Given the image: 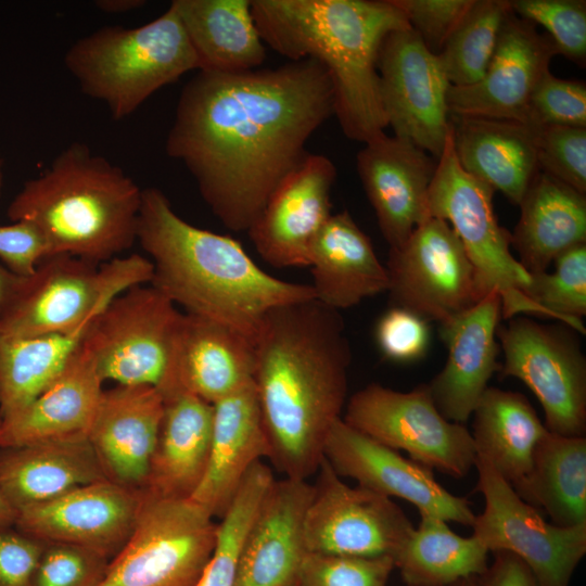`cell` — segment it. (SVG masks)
Returning <instances> with one entry per match:
<instances>
[{"mask_svg": "<svg viewBox=\"0 0 586 586\" xmlns=\"http://www.w3.org/2000/svg\"><path fill=\"white\" fill-rule=\"evenodd\" d=\"M334 109L330 75L311 58L239 73L198 71L178 98L166 153L186 166L219 221L244 232Z\"/></svg>", "mask_w": 586, "mask_h": 586, "instance_id": "1", "label": "cell"}, {"mask_svg": "<svg viewBox=\"0 0 586 586\" xmlns=\"http://www.w3.org/2000/svg\"><path fill=\"white\" fill-rule=\"evenodd\" d=\"M254 346L268 460L284 477L307 480L346 404L352 351L344 321L317 300L281 305L263 318Z\"/></svg>", "mask_w": 586, "mask_h": 586, "instance_id": "2", "label": "cell"}, {"mask_svg": "<svg viewBox=\"0 0 586 586\" xmlns=\"http://www.w3.org/2000/svg\"><path fill=\"white\" fill-rule=\"evenodd\" d=\"M137 241L153 265L151 285L187 314L253 341L272 308L316 300L310 284L270 276L233 238L182 219L155 187L142 189Z\"/></svg>", "mask_w": 586, "mask_h": 586, "instance_id": "3", "label": "cell"}, {"mask_svg": "<svg viewBox=\"0 0 586 586\" xmlns=\"http://www.w3.org/2000/svg\"><path fill=\"white\" fill-rule=\"evenodd\" d=\"M251 8L265 44L328 71L347 138L365 143L384 131L378 55L390 33L410 27L392 0H251Z\"/></svg>", "mask_w": 586, "mask_h": 586, "instance_id": "4", "label": "cell"}, {"mask_svg": "<svg viewBox=\"0 0 586 586\" xmlns=\"http://www.w3.org/2000/svg\"><path fill=\"white\" fill-rule=\"evenodd\" d=\"M141 198L142 189L119 166L74 141L24 183L7 214L37 225L51 255L102 265L137 241Z\"/></svg>", "mask_w": 586, "mask_h": 586, "instance_id": "5", "label": "cell"}, {"mask_svg": "<svg viewBox=\"0 0 586 586\" xmlns=\"http://www.w3.org/2000/svg\"><path fill=\"white\" fill-rule=\"evenodd\" d=\"M64 65L86 95L105 104L115 120L133 114L154 92L198 71L176 10L138 27L105 26L75 41Z\"/></svg>", "mask_w": 586, "mask_h": 586, "instance_id": "6", "label": "cell"}, {"mask_svg": "<svg viewBox=\"0 0 586 586\" xmlns=\"http://www.w3.org/2000/svg\"><path fill=\"white\" fill-rule=\"evenodd\" d=\"M151 260L140 254L102 265L56 254L23 278L0 311V337H31L66 332L94 318L127 289L150 283Z\"/></svg>", "mask_w": 586, "mask_h": 586, "instance_id": "7", "label": "cell"}, {"mask_svg": "<svg viewBox=\"0 0 586 586\" xmlns=\"http://www.w3.org/2000/svg\"><path fill=\"white\" fill-rule=\"evenodd\" d=\"M494 193L487 183L462 168L450 129L430 184V216L454 229L473 266L481 300L496 292L502 319L527 315L547 318L526 295L531 275L510 252L511 232L498 222Z\"/></svg>", "mask_w": 586, "mask_h": 586, "instance_id": "8", "label": "cell"}, {"mask_svg": "<svg viewBox=\"0 0 586 586\" xmlns=\"http://www.w3.org/2000/svg\"><path fill=\"white\" fill-rule=\"evenodd\" d=\"M183 313L153 285L131 286L93 319L85 337L99 374L117 385L180 390L175 354Z\"/></svg>", "mask_w": 586, "mask_h": 586, "instance_id": "9", "label": "cell"}, {"mask_svg": "<svg viewBox=\"0 0 586 586\" xmlns=\"http://www.w3.org/2000/svg\"><path fill=\"white\" fill-rule=\"evenodd\" d=\"M213 519L191 498L143 489L135 527L97 586H194L215 546Z\"/></svg>", "mask_w": 586, "mask_h": 586, "instance_id": "10", "label": "cell"}, {"mask_svg": "<svg viewBox=\"0 0 586 586\" xmlns=\"http://www.w3.org/2000/svg\"><path fill=\"white\" fill-rule=\"evenodd\" d=\"M352 428L419 464L454 479L474 467L471 433L447 420L435 406L428 383L399 392L370 383L351 396L342 417Z\"/></svg>", "mask_w": 586, "mask_h": 586, "instance_id": "11", "label": "cell"}, {"mask_svg": "<svg viewBox=\"0 0 586 586\" xmlns=\"http://www.w3.org/2000/svg\"><path fill=\"white\" fill-rule=\"evenodd\" d=\"M579 335L565 323L545 324L527 316L497 330L500 378L522 381L538 399L546 429L563 436L586 433V357Z\"/></svg>", "mask_w": 586, "mask_h": 586, "instance_id": "12", "label": "cell"}, {"mask_svg": "<svg viewBox=\"0 0 586 586\" xmlns=\"http://www.w3.org/2000/svg\"><path fill=\"white\" fill-rule=\"evenodd\" d=\"M475 489L484 498L473 536L489 552H509L530 569L538 586H569L586 553V524L562 527L548 523L524 501L492 464L476 455Z\"/></svg>", "mask_w": 586, "mask_h": 586, "instance_id": "13", "label": "cell"}, {"mask_svg": "<svg viewBox=\"0 0 586 586\" xmlns=\"http://www.w3.org/2000/svg\"><path fill=\"white\" fill-rule=\"evenodd\" d=\"M385 267L391 307L425 321L444 322L481 301L467 252L443 219L416 227L403 245L390 249Z\"/></svg>", "mask_w": 586, "mask_h": 586, "instance_id": "14", "label": "cell"}, {"mask_svg": "<svg viewBox=\"0 0 586 586\" xmlns=\"http://www.w3.org/2000/svg\"><path fill=\"white\" fill-rule=\"evenodd\" d=\"M304 518L308 552L378 557L398 551L413 530L391 498L343 482L323 457Z\"/></svg>", "mask_w": 586, "mask_h": 586, "instance_id": "15", "label": "cell"}, {"mask_svg": "<svg viewBox=\"0 0 586 586\" xmlns=\"http://www.w3.org/2000/svg\"><path fill=\"white\" fill-rule=\"evenodd\" d=\"M377 66L387 127L438 160L450 130L451 86L438 56L407 27L384 38Z\"/></svg>", "mask_w": 586, "mask_h": 586, "instance_id": "16", "label": "cell"}, {"mask_svg": "<svg viewBox=\"0 0 586 586\" xmlns=\"http://www.w3.org/2000/svg\"><path fill=\"white\" fill-rule=\"evenodd\" d=\"M323 457L337 475L385 497L413 505L420 515L472 526L471 502L443 487L432 470L388 448L348 425L341 418L330 430Z\"/></svg>", "mask_w": 586, "mask_h": 586, "instance_id": "17", "label": "cell"}, {"mask_svg": "<svg viewBox=\"0 0 586 586\" xmlns=\"http://www.w3.org/2000/svg\"><path fill=\"white\" fill-rule=\"evenodd\" d=\"M333 162L307 153L272 191L246 231L260 257L276 268L308 267L310 250L331 215Z\"/></svg>", "mask_w": 586, "mask_h": 586, "instance_id": "18", "label": "cell"}, {"mask_svg": "<svg viewBox=\"0 0 586 586\" xmlns=\"http://www.w3.org/2000/svg\"><path fill=\"white\" fill-rule=\"evenodd\" d=\"M142 498L143 489L105 479L23 509L14 524L43 543L69 544L114 557L135 527Z\"/></svg>", "mask_w": 586, "mask_h": 586, "instance_id": "19", "label": "cell"}, {"mask_svg": "<svg viewBox=\"0 0 586 586\" xmlns=\"http://www.w3.org/2000/svg\"><path fill=\"white\" fill-rule=\"evenodd\" d=\"M556 54L549 37L511 10L482 79L470 86L449 87V114L528 124L531 94Z\"/></svg>", "mask_w": 586, "mask_h": 586, "instance_id": "20", "label": "cell"}, {"mask_svg": "<svg viewBox=\"0 0 586 586\" xmlns=\"http://www.w3.org/2000/svg\"><path fill=\"white\" fill-rule=\"evenodd\" d=\"M356 167L390 249L399 247L429 219V190L437 160L412 142L384 131L364 143Z\"/></svg>", "mask_w": 586, "mask_h": 586, "instance_id": "21", "label": "cell"}, {"mask_svg": "<svg viewBox=\"0 0 586 586\" xmlns=\"http://www.w3.org/2000/svg\"><path fill=\"white\" fill-rule=\"evenodd\" d=\"M500 319V297L491 292L469 309L440 323L447 359L428 385L435 406L447 420L467 422L488 381L499 372L500 346L496 339Z\"/></svg>", "mask_w": 586, "mask_h": 586, "instance_id": "22", "label": "cell"}, {"mask_svg": "<svg viewBox=\"0 0 586 586\" xmlns=\"http://www.w3.org/2000/svg\"><path fill=\"white\" fill-rule=\"evenodd\" d=\"M163 413L164 396L153 386L103 391L88 441L106 479L145 488Z\"/></svg>", "mask_w": 586, "mask_h": 586, "instance_id": "23", "label": "cell"}, {"mask_svg": "<svg viewBox=\"0 0 586 586\" xmlns=\"http://www.w3.org/2000/svg\"><path fill=\"white\" fill-rule=\"evenodd\" d=\"M307 480H275L243 542L234 586H293L307 555Z\"/></svg>", "mask_w": 586, "mask_h": 586, "instance_id": "24", "label": "cell"}, {"mask_svg": "<svg viewBox=\"0 0 586 586\" xmlns=\"http://www.w3.org/2000/svg\"><path fill=\"white\" fill-rule=\"evenodd\" d=\"M85 340L61 374L18 411L0 419V448L88 440L103 394Z\"/></svg>", "mask_w": 586, "mask_h": 586, "instance_id": "25", "label": "cell"}, {"mask_svg": "<svg viewBox=\"0 0 586 586\" xmlns=\"http://www.w3.org/2000/svg\"><path fill=\"white\" fill-rule=\"evenodd\" d=\"M262 458H269V445L252 382L213 404L208 462L190 498L212 517L221 518Z\"/></svg>", "mask_w": 586, "mask_h": 586, "instance_id": "26", "label": "cell"}, {"mask_svg": "<svg viewBox=\"0 0 586 586\" xmlns=\"http://www.w3.org/2000/svg\"><path fill=\"white\" fill-rule=\"evenodd\" d=\"M450 129L462 168L519 205L540 170L538 128L510 119L450 115Z\"/></svg>", "mask_w": 586, "mask_h": 586, "instance_id": "27", "label": "cell"}, {"mask_svg": "<svg viewBox=\"0 0 586 586\" xmlns=\"http://www.w3.org/2000/svg\"><path fill=\"white\" fill-rule=\"evenodd\" d=\"M308 267L316 300L337 311L388 289L386 267L347 211L327 219L311 245Z\"/></svg>", "mask_w": 586, "mask_h": 586, "instance_id": "28", "label": "cell"}, {"mask_svg": "<svg viewBox=\"0 0 586 586\" xmlns=\"http://www.w3.org/2000/svg\"><path fill=\"white\" fill-rule=\"evenodd\" d=\"M254 371L253 340L226 324L183 314L175 354L180 390L213 405L252 383Z\"/></svg>", "mask_w": 586, "mask_h": 586, "instance_id": "29", "label": "cell"}, {"mask_svg": "<svg viewBox=\"0 0 586 586\" xmlns=\"http://www.w3.org/2000/svg\"><path fill=\"white\" fill-rule=\"evenodd\" d=\"M511 246L528 273L547 271L568 250L586 243V195L539 170L523 195Z\"/></svg>", "mask_w": 586, "mask_h": 586, "instance_id": "30", "label": "cell"}, {"mask_svg": "<svg viewBox=\"0 0 586 586\" xmlns=\"http://www.w3.org/2000/svg\"><path fill=\"white\" fill-rule=\"evenodd\" d=\"M212 429V404L186 390L164 396V413L144 489L190 498L207 467Z\"/></svg>", "mask_w": 586, "mask_h": 586, "instance_id": "31", "label": "cell"}, {"mask_svg": "<svg viewBox=\"0 0 586 586\" xmlns=\"http://www.w3.org/2000/svg\"><path fill=\"white\" fill-rule=\"evenodd\" d=\"M105 479L88 440L34 444L0 453V489L16 512Z\"/></svg>", "mask_w": 586, "mask_h": 586, "instance_id": "32", "label": "cell"}, {"mask_svg": "<svg viewBox=\"0 0 586 586\" xmlns=\"http://www.w3.org/2000/svg\"><path fill=\"white\" fill-rule=\"evenodd\" d=\"M170 5L193 48L198 71L239 73L264 63L266 47L251 0H174Z\"/></svg>", "mask_w": 586, "mask_h": 586, "instance_id": "33", "label": "cell"}, {"mask_svg": "<svg viewBox=\"0 0 586 586\" xmlns=\"http://www.w3.org/2000/svg\"><path fill=\"white\" fill-rule=\"evenodd\" d=\"M476 455L511 486L531 469L534 450L547 433L525 395L487 386L473 410Z\"/></svg>", "mask_w": 586, "mask_h": 586, "instance_id": "34", "label": "cell"}, {"mask_svg": "<svg viewBox=\"0 0 586 586\" xmlns=\"http://www.w3.org/2000/svg\"><path fill=\"white\" fill-rule=\"evenodd\" d=\"M527 504L543 508L553 524H586V437L547 431L527 474L512 485Z\"/></svg>", "mask_w": 586, "mask_h": 586, "instance_id": "35", "label": "cell"}, {"mask_svg": "<svg viewBox=\"0 0 586 586\" xmlns=\"http://www.w3.org/2000/svg\"><path fill=\"white\" fill-rule=\"evenodd\" d=\"M488 553L475 536L458 535L446 521L423 514L393 561L405 586H446L482 575Z\"/></svg>", "mask_w": 586, "mask_h": 586, "instance_id": "36", "label": "cell"}, {"mask_svg": "<svg viewBox=\"0 0 586 586\" xmlns=\"http://www.w3.org/2000/svg\"><path fill=\"white\" fill-rule=\"evenodd\" d=\"M94 318L66 332L0 337V419L25 407L61 374Z\"/></svg>", "mask_w": 586, "mask_h": 586, "instance_id": "37", "label": "cell"}, {"mask_svg": "<svg viewBox=\"0 0 586 586\" xmlns=\"http://www.w3.org/2000/svg\"><path fill=\"white\" fill-rule=\"evenodd\" d=\"M510 12L507 0H473L438 55L451 86H470L482 79Z\"/></svg>", "mask_w": 586, "mask_h": 586, "instance_id": "38", "label": "cell"}, {"mask_svg": "<svg viewBox=\"0 0 586 586\" xmlns=\"http://www.w3.org/2000/svg\"><path fill=\"white\" fill-rule=\"evenodd\" d=\"M275 480L262 461L250 469L217 524L213 552L194 586H234L245 535Z\"/></svg>", "mask_w": 586, "mask_h": 586, "instance_id": "39", "label": "cell"}, {"mask_svg": "<svg viewBox=\"0 0 586 586\" xmlns=\"http://www.w3.org/2000/svg\"><path fill=\"white\" fill-rule=\"evenodd\" d=\"M552 272L531 275L527 297L547 318L565 323L584 335L586 329V243L558 256Z\"/></svg>", "mask_w": 586, "mask_h": 586, "instance_id": "40", "label": "cell"}, {"mask_svg": "<svg viewBox=\"0 0 586 586\" xmlns=\"http://www.w3.org/2000/svg\"><path fill=\"white\" fill-rule=\"evenodd\" d=\"M510 7L519 17L544 27L558 54L585 65V0H512Z\"/></svg>", "mask_w": 586, "mask_h": 586, "instance_id": "41", "label": "cell"}, {"mask_svg": "<svg viewBox=\"0 0 586 586\" xmlns=\"http://www.w3.org/2000/svg\"><path fill=\"white\" fill-rule=\"evenodd\" d=\"M395 569L390 556L354 557L307 552L297 586H386Z\"/></svg>", "mask_w": 586, "mask_h": 586, "instance_id": "42", "label": "cell"}, {"mask_svg": "<svg viewBox=\"0 0 586 586\" xmlns=\"http://www.w3.org/2000/svg\"><path fill=\"white\" fill-rule=\"evenodd\" d=\"M537 151L542 171L586 195V127H538Z\"/></svg>", "mask_w": 586, "mask_h": 586, "instance_id": "43", "label": "cell"}, {"mask_svg": "<svg viewBox=\"0 0 586 586\" xmlns=\"http://www.w3.org/2000/svg\"><path fill=\"white\" fill-rule=\"evenodd\" d=\"M528 124L586 127V85L562 79L547 71L535 86L528 103Z\"/></svg>", "mask_w": 586, "mask_h": 586, "instance_id": "44", "label": "cell"}, {"mask_svg": "<svg viewBox=\"0 0 586 586\" xmlns=\"http://www.w3.org/2000/svg\"><path fill=\"white\" fill-rule=\"evenodd\" d=\"M109 558L61 543H46L30 586H97Z\"/></svg>", "mask_w": 586, "mask_h": 586, "instance_id": "45", "label": "cell"}, {"mask_svg": "<svg viewBox=\"0 0 586 586\" xmlns=\"http://www.w3.org/2000/svg\"><path fill=\"white\" fill-rule=\"evenodd\" d=\"M426 49L440 55L473 0H392Z\"/></svg>", "mask_w": 586, "mask_h": 586, "instance_id": "46", "label": "cell"}, {"mask_svg": "<svg viewBox=\"0 0 586 586\" xmlns=\"http://www.w3.org/2000/svg\"><path fill=\"white\" fill-rule=\"evenodd\" d=\"M374 334L382 355L396 362L421 359L430 343L428 321L399 307H391L381 316Z\"/></svg>", "mask_w": 586, "mask_h": 586, "instance_id": "47", "label": "cell"}, {"mask_svg": "<svg viewBox=\"0 0 586 586\" xmlns=\"http://www.w3.org/2000/svg\"><path fill=\"white\" fill-rule=\"evenodd\" d=\"M50 255L48 240L33 221L21 219L0 226V258L15 276H30L37 265Z\"/></svg>", "mask_w": 586, "mask_h": 586, "instance_id": "48", "label": "cell"}, {"mask_svg": "<svg viewBox=\"0 0 586 586\" xmlns=\"http://www.w3.org/2000/svg\"><path fill=\"white\" fill-rule=\"evenodd\" d=\"M46 543L20 531L0 526V586H30Z\"/></svg>", "mask_w": 586, "mask_h": 586, "instance_id": "49", "label": "cell"}, {"mask_svg": "<svg viewBox=\"0 0 586 586\" xmlns=\"http://www.w3.org/2000/svg\"><path fill=\"white\" fill-rule=\"evenodd\" d=\"M482 586H538L530 569L509 552H495L494 560L480 575Z\"/></svg>", "mask_w": 586, "mask_h": 586, "instance_id": "50", "label": "cell"}, {"mask_svg": "<svg viewBox=\"0 0 586 586\" xmlns=\"http://www.w3.org/2000/svg\"><path fill=\"white\" fill-rule=\"evenodd\" d=\"M22 279L0 265V311L13 296Z\"/></svg>", "mask_w": 586, "mask_h": 586, "instance_id": "51", "label": "cell"}, {"mask_svg": "<svg viewBox=\"0 0 586 586\" xmlns=\"http://www.w3.org/2000/svg\"><path fill=\"white\" fill-rule=\"evenodd\" d=\"M143 0H98L95 7L110 14H119L143 7Z\"/></svg>", "mask_w": 586, "mask_h": 586, "instance_id": "52", "label": "cell"}, {"mask_svg": "<svg viewBox=\"0 0 586 586\" xmlns=\"http://www.w3.org/2000/svg\"><path fill=\"white\" fill-rule=\"evenodd\" d=\"M17 512L9 504L0 489V526L15 523Z\"/></svg>", "mask_w": 586, "mask_h": 586, "instance_id": "53", "label": "cell"}, {"mask_svg": "<svg viewBox=\"0 0 586 586\" xmlns=\"http://www.w3.org/2000/svg\"><path fill=\"white\" fill-rule=\"evenodd\" d=\"M446 586H482L480 576H472L468 578H463L460 581H457L453 584L446 585Z\"/></svg>", "mask_w": 586, "mask_h": 586, "instance_id": "54", "label": "cell"}, {"mask_svg": "<svg viewBox=\"0 0 586 586\" xmlns=\"http://www.w3.org/2000/svg\"><path fill=\"white\" fill-rule=\"evenodd\" d=\"M2 183H3V162H2V158L0 156V192H1V189H2Z\"/></svg>", "mask_w": 586, "mask_h": 586, "instance_id": "55", "label": "cell"}, {"mask_svg": "<svg viewBox=\"0 0 586 586\" xmlns=\"http://www.w3.org/2000/svg\"><path fill=\"white\" fill-rule=\"evenodd\" d=\"M293 586H297V585L295 584V585H293Z\"/></svg>", "mask_w": 586, "mask_h": 586, "instance_id": "56", "label": "cell"}]
</instances>
